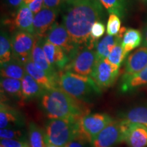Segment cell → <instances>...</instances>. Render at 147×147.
<instances>
[{
	"instance_id": "1",
	"label": "cell",
	"mask_w": 147,
	"mask_h": 147,
	"mask_svg": "<svg viewBox=\"0 0 147 147\" xmlns=\"http://www.w3.org/2000/svg\"><path fill=\"white\" fill-rule=\"evenodd\" d=\"M63 23L74 41L80 47H87L91 27L104 16L99 0H65Z\"/></svg>"
},
{
	"instance_id": "2",
	"label": "cell",
	"mask_w": 147,
	"mask_h": 147,
	"mask_svg": "<svg viewBox=\"0 0 147 147\" xmlns=\"http://www.w3.org/2000/svg\"><path fill=\"white\" fill-rule=\"evenodd\" d=\"M43 109L50 119L78 121L84 115L78 101L59 87L47 91L41 97Z\"/></svg>"
},
{
	"instance_id": "3",
	"label": "cell",
	"mask_w": 147,
	"mask_h": 147,
	"mask_svg": "<svg viewBox=\"0 0 147 147\" xmlns=\"http://www.w3.org/2000/svg\"><path fill=\"white\" fill-rule=\"evenodd\" d=\"M58 87L77 100H84L93 94H98L102 91L91 76L71 71L59 74Z\"/></svg>"
},
{
	"instance_id": "4",
	"label": "cell",
	"mask_w": 147,
	"mask_h": 147,
	"mask_svg": "<svg viewBox=\"0 0 147 147\" xmlns=\"http://www.w3.org/2000/svg\"><path fill=\"white\" fill-rule=\"evenodd\" d=\"M78 121L65 119H50L46 124V144L65 146L78 138Z\"/></svg>"
},
{
	"instance_id": "5",
	"label": "cell",
	"mask_w": 147,
	"mask_h": 147,
	"mask_svg": "<svg viewBox=\"0 0 147 147\" xmlns=\"http://www.w3.org/2000/svg\"><path fill=\"white\" fill-rule=\"evenodd\" d=\"M113 121V119L105 113L84 115L78 121V136L77 138L91 142Z\"/></svg>"
},
{
	"instance_id": "6",
	"label": "cell",
	"mask_w": 147,
	"mask_h": 147,
	"mask_svg": "<svg viewBox=\"0 0 147 147\" xmlns=\"http://www.w3.org/2000/svg\"><path fill=\"white\" fill-rule=\"evenodd\" d=\"M96 63L97 57L95 49H89L82 47L65 66L63 70L71 71L82 76H91Z\"/></svg>"
},
{
	"instance_id": "7",
	"label": "cell",
	"mask_w": 147,
	"mask_h": 147,
	"mask_svg": "<svg viewBox=\"0 0 147 147\" xmlns=\"http://www.w3.org/2000/svg\"><path fill=\"white\" fill-rule=\"evenodd\" d=\"M125 121L113 120L91 142L93 147H114L124 142Z\"/></svg>"
},
{
	"instance_id": "8",
	"label": "cell",
	"mask_w": 147,
	"mask_h": 147,
	"mask_svg": "<svg viewBox=\"0 0 147 147\" xmlns=\"http://www.w3.org/2000/svg\"><path fill=\"white\" fill-rule=\"evenodd\" d=\"M12 58L25 64L29 59L36 42L34 34L23 31H16L10 38Z\"/></svg>"
},
{
	"instance_id": "9",
	"label": "cell",
	"mask_w": 147,
	"mask_h": 147,
	"mask_svg": "<svg viewBox=\"0 0 147 147\" xmlns=\"http://www.w3.org/2000/svg\"><path fill=\"white\" fill-rule=\"evenodd\" d=\"M45 38L51 43L63 49L70 60L81 48L75 43L63 23H55L47 32Z\"/></svg>"
},
{
	"instance_id": "10",
	"label": "cell",
	"mask_w": 147,
	"mask_h": 147,
	"mask_svg": "<svg viewBox=\"0 0 147 147\" xmlns=\"http://www.w3.org/2000/svg\"><path fill=\"white\" fill-rule=\"evenodd\" d=\"M119 68L105 59L97 61L91 77L101 90L106 89L114 84L119 75Z\"/></svg>"
},
{
	"instance_id": "11",
	"label": "cell",
	"mask_w": 147,
	"mask_h": 147,
	"mask_svg": "<svg viewBox=\"0 0 147 147\" xmlns=\"http://www.w3.org/2000/svg\"><path fill=\"white\" fill-rule=\"evenodd\" d=\"M34 14L29 5L23 3L11 18H8L5 22L11 30L23 31L34 34Z\"/></svg>"
},
{
	"instance_id": "12",
	"label": "cell",
	"mask_w": 147,
	"mask_h": 147,
	"mask_svg": "<svg viewBox=\"0 0 147 147\" xmlns=\"http://www.w3.org/2000/svg\"><path fill=\"white\" fill-rule=\"evenodd\" d=\"M60 10L45 8L34 15V35L36 38H45L47 32L54 25Z\"/></svg>"
},
{
	"instance_id": "13",
	"label": "cell",
	"mask_w": 147,
	"mask_h": 147,
	"mask_svg": "<svg viewBox=\"0 0 147 147\" xmlns=\"http://www.w3.org/2000/svg\"><path fill=\"white\" fill-rule=\"evenodd\" d=\"M125 120V119H124ZM125 121L124 142L129 147L147 146V127L137 123Z\"/></svg>"
},
{
	"instance_id": "14",
	"label": "cell",
	"mask_w": 147,
	"mask_h": 147,
	"mask_svg": "<svg viewBox=\"0 0 147 147\" xmlns=\"http://www.w3.org/2000/svg\"><path fill=\"white\" fill-rule=\"evenodd\" d=\"M42 45L48 61L57 71H62L70 59L63 49L51 43L45 38H42Z\"/></svg>"
},
{
	"instance_id": "15",
	"label": "cell",
	"mask_w": 147,
	"mask_h": 147,
	"mask_svg": "<svg viewBox=\"0 0 147 147\" xmlns=\"http://www.w3.org/2000/svg\"><path fill=\"white\" fill-rule=\"evenodd\" d=\"M147 66V47L136 49L125 59L124 63L125 76L135 74Z\"/></svg>"
},
{
	"instance_id": "16",
	"label": "cell",
	"mask_w": 147,
	"mask_h": 147,
	"mask_svg": "<svg viewBox=\"0 0 147 147\" xmlns=\"http://www.w3.org/2000/svg\"><path fill=\"white\" fill-rule=\"evenodd\" d=\"M31 59L34 63L40 69L45 71L48 74L56 80H59V73L48 61L42 45V38H36V42L31 56Z\"/></svg>"
},
{
	"instance_id": "17",
	"label": "cell",
	"mask_w": 147,
	"mask_h": 147,
	"mask_svg": "<svg viewBox=\"0 0 147 147\" xmlns=\"http://www.w3.org/2000/svg\"><path fill=\"white\" fill-rule=\"evenodd\" d=\"M24 65L26 72L32 76L46 91L59 87L57 80L53 78L45 71L35 65L32 59H29Z\"/></svg>"
},
{
	"instance_id": "18",
	"label": "cell",
	"mask_w": 147,
	"mask_h": 147,
	"mask_svg": "<svg viewBox=\"0 0 147 147\" xmlns=\"http://www.w3.org/2000/svg\"><path fill=\"white\" fill-rule=\"evenodd\" d=\"M126 29L125 27H123L121 29L119 34L117 36H110L108 34L100 40H99L95 47L97 61L105 59L108 57L110 51L116 45V44L119 42V40L123 38Z\"/></svg>"
},
{
	"instance_id": "19",
	"label": "cell",
	"mask_w": 147,
	"mask_h": 147,
	"mask_svg": "<svg viewBox=\"0 0 147 147\" xmlns=\"http://www.w3.org/2000/svg\"><path fill=\"white\" fill-rule=\"evenodd\" d=\"M23 124L19 113L4 103L0 105V128H12Z\"/></svg>"
},
{
	"instance_id": "20",
	"label": "cell",
	"mask_w": 147,
	"mask_h": 147,
	"mask_svg": "<svg viewBox=\"0 0 147 147\" xmlns=\"http://www.w3.org/2000/svg\"><path fill=\"white\" fill-rule=\"evenodd\" d=\"M147 84V66L135 74L125 76L121 79V90L123 93L133 91Z\"/></svg>"
},
{
	"instance_id": "21",
	"label": "cell",
	"mask_w": 147,
	"mask_h": 147,
	"mask_svg": "<svg viewBox=\"0 0 147 147\" xmlns=\"http://www.w3.org/2000/svg\"><path fill=\"white\" fill-rule=\"evenodd\" d=\"M21 82L22 98L24 100H31L36 97H42L47 91L32 76L27 72L21 80Z\"/></svg>"
},
{
	"instance_id": "22",
	"label": "cell",
	"mask_w": 147,
	"mask_h": 147,
	"mask_svg": "<svg viewBox=\"0 0 147 147\" xmlns=\"http://www.w3.org/2000/svg\"><path fill=\"white\" fill-rule=\"evenodd\" d=\"M26 74L25 65L21 62L12 58L10 61L1 65V77L22 80Z\"/></svg>"
},
{
	"instance_id": "23",
	"label": "cell",
	"mask_w": 147,
	"mask_h": 147,
	"mask_svg": "<svg viewBox=\"0 0 147 147\" xmlns=\"http://www.w3.org/2000/svg\"><path fill=\"white\" fill-rule=\"evenodd\" d=\"M142 33L138 29L131 28L126 29L121 42L126 57L131 51L137 49L142 44Z\"/></svg>"
},
{
	"instance_id": "24",
	"label": "cell",
	"mask_w": 147,
	"mask_h": 147,
	"mask_svg": "<svg viewBox=\"0 0 147 147\" xmlns=\"http://www.w3.org/2000/svg\"><path fill=\"white\" fill-rule=\"evenodd\" d=\"M1 91L3 93L22 98V82L18 79L1 77Z\"/></svg>"
},
{
	"instance_id": "25",
	"label": "cell",
	"mask_w": 147,
	"mask_h": 147,
	"mask_svg": "<svg viewBox=\"0 0 147 147\" xmlns=\"http://www.w3.org/2000/svg\"><path fill=\"white\" fill-rule=\"evenodd\" d=\"M108 13L124 18L127 10V0H99Z\"/></svg>"
},
{
	"instance_id": "26",
	"label": "cell",
	"mask_w": 147,
	"mask_h": 147,
	"mask_svg": "<svg viewBox=\"0 0 147 147\" xmlns=\"http://www.w3.org/2000/svg\"><path fill=\"white\" fill-rule=\"evenodd\" d=\"M123 119L147 127V106H140L131 108L124 114Z\"/></svg>"
},
{
	"instance_id": "27",
	"label": "cell",
	"mask_w": 147,
	"mask_h": 147,
	"mask_svg": "<svg viewBox=\"0 0 147 147\" xmlns=\"http://www.w3.org/2000/svg\"><path fill=\"white\" fill-rule=\"evenodd\" d=\"M29 143L31 147H46L45 131L34 123L29 125Z\"/></svg>"
},
{
	"instance_id": "28",
	"label": "cell",
	"mask_w": 147,
	"mask_h": 147,
	"mask_svg": "<svg viewBox=\"0 0 147 147\" xmlns=\"http://www.w3.org/2000/svg\"><path fill=\"white\" fill-rule=\"evenodd\" d=\"M12 58V50L11 40L8 34L1 31L0 36V63L3 65L10 61Z\"/></svg>"
},
{
	"instance_id": "29",
	"label": "cell",
	"mask_w": 147,
	"mask_h": 147,
	"mask_svg": "<svg viewBox=\"0 0 147 147\" xmlns=\"http://www.w3.org/2000/svg\"><path fill=\"white\" fill-rule=\"evenodd\" d=\"M122 39L123 38H121V40H119V42L116 44V45L110 51L108 57L106 58L110 63L119 68H120L123 61L127 58L124 53L122 44H121Z\"/></svg>"
},
{
	"instance_id": "30",
	"label": "cell",
	"mask_w": 147,
	"mask_h": 147,
	"mask_svg": "<svg viewBox=\"0 0 147 147\" xmlns=\"http://www.w3.org/2000/svg\"><path fill=\"white\" fill-rule=\"evenodd\" d=\"M106 31L105 25L101 21H97L94 23L91 29L89 44L87 48L89 49H95V46L98 40L102 38Z\"/></svg>"
},
{
	"instance_id": "31",
	"label": "cell",
	"mask_w": 147,
	"mask_h": 147,
	"mask_svg": "<svg viewBox=\"0 0 147 147\" xmlns=\"http://www.w3.org/2000/svg\"><path fill=\"white\" fill-rule=\"evenodd\" d=\"M121 21L120 17L115 14H110L107 22V34L110 36H117L121 30Z\"/></svg>"
},
{
	"instance_id": "32",
	"label": "cell",
	"mask_w": 147,
	"mask_h": 147,
	"mask_svg": "<svg viewBox=\"0 0 147 147\" xmlns=\"http://www.w3.org/2000/svg\"><path fill=\"white\" fill-rule=\"evenodd\" d=\"M1 139L25 140L23 131L14 128H4L0 130Z\"/></svg>"
},
{
	"instance_id": "33",
	"label": "cell",
	"mask_w": 147,
	"mask_h": 147,
	"mask_svg": "<svg viewBox=\"0 0 147 147\" xmlns=\"http://www.w3.org/2000/svg\"><path fill=\"white\" fill-rule=\"evenodd\" d=\"M0 144L4 147H31L26 140L1 139Z\"/></svg>"
},
{
	"instance_id": "34",
	"label": "cell",
	"mask_w": 147,
	"mask_h": 147,
	"mask_svg": "<svg viewBox=\"0 0 147 147\" xmlns=\"http://www.w3.org/2000/svg\"><path fill=\"white\" fill-rule=\"evenodd\" d=\"M65 0H44V7L61 10L63 8Z\"/></svg>"
},
{
	"instance_id": "35",
	"label": "cell",
	"mask_w": 147,
	"mask_h": 147,
	"mask_svg": "<svg viewBox=\"0 0 147 147\" xmlns=\"http://www.w3.org/2000/svg\"><path fill=\"white\" fill-rule=\"evenodd\" d=\"M3 2L12 14L15 13L23 3V0H3Z\"/></svg>"
},
{
	"instance_id": "36",
	"label": "cell",
	"mask_w": 147,
	"mask_h": 147,
	"mask_svg": "<svg viewBox=\"0 0 147 147\" xmlns=\"http://www.w3.org/2000/svg\"><path fill=\"white\" fill-rule=\"evenodd\" d=\"M29 7L35 15L44 8V0H34L29 5Z\"/></svg>"
},
{
	"instance_id": "37",
	"label": "cell",
	"mask_w": 147,
	"mask_h": 147,
	"mask_svg": "<svg viewBox=\"0 0 147 147\" xmlns=\"http://www.w3.org/2000/svg\"><path fill=\"white\" fill-rule=\"evenodd\" d=\"M65 147H84L82 144V140L80 139H74L70 142L67 143L65 146Z\"/></svg>"
},
{
	"instance_id": "38",
	"label": "cell",
	"mask_w": 147,
	"mask_h": 147,
	"mask_svg": "<svg viewBox=\"0 0 147 147\" xmlns=\"http://www.w3.org/2000/svg\"><path fill=\"white\" fill-rule=\"evenodd\" d=\"M142 37V46L147 47V25H146V26L144 27V29H143Z\"/></svg>"
},
{
	"instance_id": "39",
	"label": "cell",
	"mask_w": 147,
	"mask_h": 147,
	"mask_svg": "<svg viewBox=\"0 0 147 147\" xmlns=\"http://www.w3.org/2000/svg\"><path fill=\"white\" fill-rule=\"evenodd\" d=\"M34 1V0H23V3H25V4H27L28 5L30 4V3H32Z\"/></svg>"
},
{
	"instance_id": "40",
	"label": "cell",
	"mask_w": 147,
	"mask_h": 147,
	"mask_svg": "<svg viewBox=\"0 0 147 147\" xmlns=\"http://www.w3.org/2000/svg\"><path fill=\"white\" fill-rule=\"evenodd\" d=\"M46 147H65V146H56V145H52V144H47Z\"/></svg>"
},
{
	"instance_id": "41",
	"label": "cell",
	"mask_w": 147,
	"mask_h": 147,
	"mask_svg": "<svg viewBox=\"0 0 147 147\" xmlns=\"http://www.w3.org/2000/svg\"><path fill=\"white\" fill-rule=\"evenodd\" d=\"M141 1H142L143 3H147V0H140Z\"/></svg>"
},
{
	"instance_id": "42",
	"label": "cell",
	"mask_w": 147,
	"mask_h": 147,
	"mask_svg": "<svg viewBox=\"0 0 147 147\" xmlns=\"http://www.w3.org/2000/svg\"><path fill=\"white\" fill-rule=\"evenodd\" d=\"M0 147H4V146H2V145H1V144H0Z\"/></svg>"
}]
</instances>
